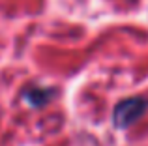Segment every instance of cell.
<instances>
[{
	"label": "cell",
	"mask_w": 148,
	"mask_h": 146,
	"mask_svg": "<svg viewBox=\"0 0 148 146\" xmlns=\"http://www.w3.org/2000/svg\"><path fill=\"white\" fill-rule=\"evenodd\" d=\"M146 109L148 101L145 98H127L116 105L112 120H114L116 128H130L146 113Z\"/></svg>",
	"instance_id": "1"
}]
</instances>
